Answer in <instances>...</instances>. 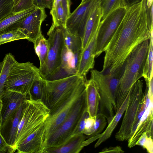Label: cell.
<instances>
[{
	"instance_id": "14",
	"label": "cell",
	"mask_w": 153,
	"mask_h": 153,
	"mask_svg": "<svg viewBox=\"0 0 153 153\" xmlns=\"http://www.w3.org/2000/svg\"><path fill=\"white\" fill-rule=\"evenodd\" d=\"M84 134L71 137L62 145L45 149L43 153H78L85 146L96 140L94 137H88Z\"/></svg>"
},
{
	"instance_id": "5",
	"label": "cell",
	"mask_w": 153,
	"mask_h": 153,
	"mask_svg": "<svg viewBox=\"0 0 153 153\" xmlns=\"http://www.w3.org/2000/svg\"><path fill=\"white\" fill-rule=\"evenodd\" d=\"M86 109L85 89L66 118L46 140L44 145V151L46 149L59 146L68 140L72 136Z\"/></svg>"
},
{
	"instance_id": "22",
	"label": "cell",
	"mask_w": 153,
	"mask_h": 153,
	"mask_svg": "<svg viewBox=\"0 0 153 153\" xmlns=\"http://www.w3.org/2000/svg\"><path fill=\"white\" fill-rule=\"evenodd\" d=\"M101 19L102 11L100 2L91 13L86 24L82 40V51L88 44L98 29Z\"/></svg>"
},
{
	"instance_id": "34",
	"label": "cell",
	"mask_w": 153,
	"mask_h": 153,
	"mask_svg": "<svg viewBox=\"0 0 153 153\" xmlns=\"http://www.w3.org/2000/svg\"><path fill=\"white\" fill-rule=\"evenodd\" d=\"M13 0H0V22L12 14Z\"/></svg>"
},
{
	"instance_id": "12",
	"label": "cell",
	"mask_w": 153,
	"mask_h": 153,
	"mask_svg": "<svg viewBox=\"0 0 153 153\" xmlns=\"http://www.w3.org/2000/svg\"><path fill=\"white\" fill-rule=\"evenodd\" d=\"M101 0H87L81 3L68 17L66 29L73 34L83 37L86 22L91 13Z\"/></svg>"
},
{
	"instance_id": "8",
	"label": "cell",
	"mask_w": 153,
	"mask_h": 153,
	"mask_svg": "<svg viewBox=\"0 0 153 153\" xmlns=\"http://www.w3.org/2000/svg\"><path fill=\"white\" fill-rule=\"evenodd\" d=\"M143 81L139 79L129 91L128 103L120 127L115 135L117 140H126L130 136L133 126L143 102L144 93L143 91Z\"/></svg>"
},
{
	"instance_id": "42",
	"label": "cell",
	"mask_w": 153,
	"mask_h": 153,
	"mask_svg": "<svg viewBox=\"0 0 153 153\" xmlns=\"http://www.w3.org/2000/svg\"><path fill=\"white\" fill-rule=\"evenodd\" d=\"M9 148L0 132V153L8 152Z\"/></svg>"
},
{
	"instance_id": "17",
	"label": "cell",
	"mask_w": 153,
	"mask_h": 153,
	"mask_svg": "<svg viewBox=\"0 0 153 153\" xmlns=\"http://www.w3.org/2000/svg\"><path fill=\"white\" fill-rule=\"evenodd\" d=\"M73 54L64 46L62 52L60 65L45 79L46 80H55L76 74L77 69Z\"/></svg>"
},
{
	"instance_id": "40",
	"label": "cell",
	"mask_w": 153,
	"mask_h": 153,
	"mask_svg": "<svg viewBox=\"0 0 153 153\" xmlns=\"http://www.w3.org/2000/svg\"><path fill=\"white\" fill-rule=\"evenodd\" d=\"M124 151L122 148L119 146L114 147H109L103 149L99 153H123Z\"/></svg>"
},
{
	"instance_id": "32",
	"label": "cell",
	"mask_w": 153,
	"mask_h": 153,
	"mask_svg": "<svg viewBox=\"0 0 153 153\" xmlns=\"http://www.w3.org/2000/svg\"><path fill=\"white\" fill-rule=\"evenodd\" d=\"M27 39V37L21 30H18L0 34V45L13 41Z\"/></svg>"
},
{
	"instance_id": "25",
	"label": "cell",
	"mask_w": 153,
	"mask_h": 153,
	"mask_svg": "<svg viewBox=\"0 0 153 153\" xmlns=\"http://www.w3.org/2000/svg\"><path fill=\"white\" fill-rule=\"evenodd\" d=\"M28 99L41 100L46 106L48 100L47 81L40 75L34 81L27 95Z\"/></svg>"
},
{
	"instance_id": "3",
	"label": "cell",
	"mask_w": 153,
	"mask_h": 153,
	"mask_svg": "<svg viewBox=\"0 0 153 153\" xmlns=\"http://www.w3.org/2000/svg\"><path fill=\"white\" fill-rule=\"evenodd\" d=\"M125 62L122 66L112 72L93 70L90 79L94 82L100 97L99 113L105 117L108 123L116 112V93L120 79L123 72Z\"/></svg>"
},
{
	"instance_id": "29",
	"label": "cell",
	"mask_w": 153,
	"mask_h": 153,
	"mask_svg": "<svg viewBox=\"0 0 153 153\" xmlns=\"http://www.w3.org/2000/svg\"><path fill=\"white\" fill-rule=\"evenodd\" d=\"M153 30L151 31L150 37L149 51L144 66L142 77L144 78L146 86H147L151 79L153 77Z\"/></svg>"
},
{
	"instance_id": "27",
	"label": "cell",
	"mask_w": 153,
	"mask_h": 153,
	"mask_svg": "<svg viewBox=\"0 0 153 153\" xmlns=\"http://www.w3.org/2000/svg\"><path fill=\"white\" fill-rule=\"evenodd\" d=\"M16 61L13 54L9 53L0 62V95L5 90V82L12 67Z\"/></svg>"
},
{
	"instance_id": "23",
	"label": "cell",
	"mask_w": 153,
	"mask_h": 153,
	"mask_svg": "<svg viewBox=\"0 0 153 153\" xmlns=\"http://www.w3.org/2000/svg\"><path fill=\"white\" fill-rule=\"evenodd\" d=\"M86 110L89 116L95 117L98 113L100 101V95L93 81H87L85 87Z\"/></svg>"
},
{
	"instance_id": "49",
	"label": "cell",
	"mask_w": 153,
	"mask_h": 153,
	"mask_svg": "<svg viewBox=\"0 0 153 153\" xmlns=\"http://www.w3.org/2000/svg\"></svg>"
},
{
	"instance_id": "16",
	"label": "cell",
	"mask_w": 153,
	"mask_h": 153,
	"mask_svg": "<svg viewBox=\"0 0 153 153\" xmlns=\"http://www.w3.org/2000/svg\"><path fill=\"white\" fill-rule=\"evenodd\" d=\"M153 100H151L147 106L132 136L128 140V146L131 148L135 144L141 135L146 132L148 136L153 138Z\"/></svg>"
},
{
	"instance_id": "18",
	"label": "cell",
	"mask_w": 153,
	"mask_h": 153,
	"mask_svg": "<svg viewBox=\"0 0 153 153\" xmlns=\"http://www.w3.org/2000/svg\"><path fill=\"white\" fill-rule=\"evenodd\" d=\"M44 124L29 135L17 146L16 149L17 153H43Z\"/></svg>"
},
{
	"instance_id": "20",
	"label": "cell",
	"mask_w": 153,
	"mask_h": 153,
	"mask_svg": "<svg viewBox=\"0 0 153 153\" xmlns=\"http://www.w3.org/2000/svg\"><path fill=\"white\" fill-rule=\"evenodd\" d=\"M24 103L0 126V132L10 146L9 149L15 142L21 118Z\"/></svg>"
},
{
	"instance_id": "1",
	"label": "cell",
	"mask_w": 153,
	"mask_h": 153,
	"mask_svg": "<svg viewBox=\"0 0 153 153\" xmlns=\"http://www.w3.org/2000/svg\"><path fill=\"white\" fill-rule=\"evenodd\" d=\"M146 0L127 6L125 14L107 45L102 71L112 72L124 64L132 50L149 39Z\"/></svg>"
},
{
	"instance_id": "6",
	"label": "cell",
	"mask_w": 153,
	"mask_h": 153,
	"mask_svg": "<svg viewBox=\"0 0 153 153\" xmlns=\"http://www.w3.org/2000/svg\"><path fill=\"white\" fill-rule=\"evenodd\" d=\"M39 75V69L33 63L16 61L9 72L5 89L27 96L34 81Z\"/></svg>"
},
{
	"instance_id": "43",
	"label": "cell",
	"mask_w": 153,
	"mask_h": 153,
	"mask_svg": "<svg viewBox=\"0 0 153 153\" xmlns=\"http://www.w3.org/2000/svg\"><path fill=\"white\" fill-rule=\"evenodd\" d=\"M61 3L71 7V0H52L51 7L55 6L58 3Z\"/></svg>"
},
{
	"instance_id": "46",
	"label": "cell",
	"mask_w": 153,
	"mask_h": 153,
	"mask_svg": "<svg viewBox=\"0 0 153 153\" xmlns=\"http://www.w3.org/2000/svg\"><path fill=\"white\" fill-rule=\"evenodd\" d=\"M153 0H146V5L147 8H150L153 4Z\"/></svg>"
},
{
	"instance_id": "35",
	"label": "cell",
	"mask_w": 153,
	"mask_h": 153,
	"mask_svg": "<svg viewBox=\"0 0 153 153\" xmlns=\"http://www.w3.org/2000/svg\"><path fill=\"white\" fill-rule=\"evenodd\" d=\"M34 6V0H13V12H19Z\"/></svg>"
},
{
	"instance_id": "41",
	"label": "cell",
	"mask_w": 153,
	"mask_h": 153,
	"mask_svg": "<svg viewBox=\"0 0 153 153\" xmlns=\"http://www.w3.org/2000/svg\"><path fill=\"white\" fill-rule=\"evenodd\" d=\"M143 147L149 153H152L153 152V138L150 136H147Z\"/></svg>"
},
{
	"instance_id": "36",
	"label": "cell",
	"mask_w": 153,
	"mask_h": 153,
	"mask_svg": "<svg viewBox=\"0 0 153 153\" xmlns=\"http://www.w3.org/2000/svg\"><path fill=\"white\" fill-rule=\"evenodd\" d=\"M89 116L88 114L86 109L78 122L71 137L76 135L83 134L85 130V120Z\"/></svg>"
},
{
	"instance_id": "30",
	"label": "cell",
	"mask_w": 153,
	"mask_h": 153,
	"mask_svg": "<svg viewBox=\"0 0 153 153\" xmlns=\"http://www.w3.org/2000/svg\"><path fill=\"white\" fill-rule=\"evenodd\" d=\"M34 48L41 66L46 58L48 50V44L47 39L42 34L37 37L33 42Z\"/></svg>"
},
{
	"instance_id": "50",
	"label": "cell",
	"mask_w": 153,
	"mask_h": 153,
	"mask_svg": "<svg viewBox=\"0 0 153 153\" xmlns=\"http://www.w3.org/2000/svg\"></svg>"
},
{
	"instance_id": "15",
	"label": "cell",
	"mask_w": 153,
	"mask_h": 153,
	"mask_svg": "<svg viewBox=\"0 0 153 153\" xmlns=\"http://www.w3.org/2000/svg\"><path fill=\"white\" fill-rule=\"evenodd\" d=\"M0 97L2 101L1 126L28 98L26 95L6 89L0 95Z\"/></svg>"
},
{
	"instance_id": "39",
	"label": "cell",
	"mask_w": 153,
	"mask_h": 153,
	"mask_svg": "<svg viewBox=\"0 0 153 153\" xmlns=\"http://www.w3.org/2000/svg\"><path fill=\"white\" fill-rule=\"evenodd\" d=\"M153 4L148 9L147 8V16L149 29L151 31L153 30Z\"/></svg>"
},
{
	"instance_id": "11",
	"label": "cell",
	"mask_w": 153,
	"mask_h": 153,
	"mask_svg": "<svg viewBox=\"0 0 153 153\" xmlns=\"http://www.w3.org/2000/svg\"><path fill=\"white\" fill-rule=\"evenodd\" d=\"M126 7L125 6L116 9L101 21L97 36L95 57L105 51L125 14Z\"/></svg>"
},
{
	"instance_id": "13",
	"label": "cell",
	"mask_w": 153,
	"mask_h": 153,
	"mask_svg": "<svg viewBox=\"0 0 153 153\" xmlns=\"http://www.w3.org/2000/svg\"><path fill=\"white\" fill-rule=\"evenodd\" d=\"M47 17L45 8L36 7L34 10L20 25L19 30L27 37V40L33 43L42 33L41 26Z\"/></svg>"
},
{
	"instance_id": "19",
	"label": "cell",
	"mask_w": 153,
	"mask_h": 153,
	"mask_svg": "<svg viewBox=\"0 0 153 153\" xmlns=\"http://www.w3.org/2000/svg\"><path fill=\"white\" fill-rule=\"evenodd\" d=\"M98 28L88 44L81 51L77 73V74L80 76L86 77L89 71L94 67Z\"/></svg>"
},
{
	"instance_id": "26",
	"label": "cell",
	"mask_w": 153,
	"mask_h": 153,
	"mask_svg": "<svg viewBox=\"0 0 153 153\" xmlns=\"http://www.w3.org/2000/svg\"><path fill=\"white\" fill-rule=\"evenodd\" d=\"M71 7L58 3L51 7L50 13L52 20V24L48 31L59 26L65 27L66 20L71 14Z\"/></svg>"
},
{
	"instance_id": "7",
	"label": "cell",
	"mask_w": 153,
	"mask_h": 153,
	"mask_svg": "<svg viewBox=\"0 0 153 153\" xmlns=\"http://www.w3.org/2000/svg\"><path fill=\"white\" fill-rule=\"evenodd\" d=\"M87 80L84 78L73 92L61 103L50 110L44 124V143L48 138L66 118L85 90Z\"/></svg>"
},
{
	"instance_id": "21",
	"label": "cell",
	"mask_w": 153,
	"mask_h": 153,
	"mask_svg": "<svg viewBox=\"0 0 153 153\" xmlns=\"http://www.w3.org/2000/svg\"><path fill=\"white\" fill-rule=\"evenodd\" d=\"M34 6L27 9L16 13L0 22V34L18 30L23 21L35 9Z\"/></svg>"
},
{
	"instance_id": "10",
	"label": "cell",
	"mask_w": 153,
	"mask_h": 153,
	"mask_svg": "<svg viewBox=\"0 0 153 153\" xmlns=\"http://www.w3.org/2000/svg\"><path fill=\"white\" fill-rule=\"evenodd\" d=\"M85 78L86 77L76 74L55 80H46L48 107L51 110L61 103Z\"/></svg>"
},
{
	"instance_id": "2",
	"label": "cell",
	"mask_w": 153,
	"mask_h": 153,
	"mask_svg": "<svg viewBox=\"0 0 153 153\" xmlns=\"http://www.w3.org/2000/svg\"><path fill=\"white\" fill-rule=\"evenodd\" d=\"M149 39L136 47L127 57L123 72L117 89L116 97L117 110L126 99L130 89L142 77L149 47Z\"/></svg>"
},
{
	"instance_id": "44",
	"label": "cell",
	"mask_w": 153,
	"mask_h": 153,
	"mask_svg": "<svg viewBox=\"0 0 153 153\" xmlns=\"http://www.w3.org/2000/svg\"><path fill=\"white\" fill-rule=\"evenodd\" d=\"M147 136L146 132L142 134L137 140L135 145H139L143 147Z\"/></svg>"
},
{
	"instance_id": "31",
	"label": "cell",
	"mask_w": 153,
	"mask_h": 153,
	"mask_svg": "<svg viewBox=\"0 0 153 153\" xmlns=\"http://www.w3.org/2000/svg\"><path fill=\"white\" fill-rule=\"evenodd\" d=\"M126 5L124 0H101L100 6L102 20L116 9Z\"/></svg>"
},
{
	"instance_id": "48",
	"label": "cell",
	"mask_w": 153,
	"mask_h": 153,
	"mask_svg": "<svg viewBox=\"0 0 153 153\" xmlns=\"http://www.w3.org/2000/svg\"><path fill=\"white\" fill-rule=\"evenodd\" d=\"M86 0H81V3H82V2L85 1Z\"/></svg>"
},
{
	"instance_id": "47",
	"label": "cell",
	"mask_w": 153,
	"mask_h": 153,
	"mask_svg": "<svg viewBox=\"0 0 153 153\" xmlns=\"http://www.w3.org/2000/svg\"><path fill=\"white\" fill-rule=\"evenodd\" d=\"M2 107V101L1 97H0V124H1V113Z\"/></svg>"
},
{
	"instance_id": "37",
	"label": "cell",
	"mask_w": 153,
	"mask_h": 153,
	"mask_svg": "<svg viewBox=\"0 0 153 153\" xmlns=\"http://www.w3.org/2000/svg\"><path fill=\"white\" fill-rule=\"evenodd\" d=\"M95 121V117L89 116L86 119L84 134L88 136L91 134Z\"/></svg>"
},
{
	"instance_id": "9",
	"label": "cell",
	"mask_w": 153,
	"mask_h": 153,
	"mask_svg": "<svg viewBox=\"0 0 153 153\" xmlns=\"http://www.w3.org/2000/svg\"><path fill=\"white\" fill-rule=\"evenodd\" d=\"M65 27H57L47 32L49 36L47 39L48 53L45 62L39 68L40 74L44 79L52 73L60 65L62 52L65 46L63 40Z\"/></svg>"
},
{
	"instance_id": "4",
	"label": "cell",
	"mask_w": 153,
	"mask_h": 153,
	"mask_svg": "<svg viewBox=\"0 0 153 153\" xmlns=\"http://www.w3.org/2000/svg\"><path fill=\"white\" fill-rule=\"evenodd\" d=\"M49 112V109L41 100L26 99L15 142L8 152H15L19 144L42 126L48 117Z\"/></svg>"
},
{
	"instance_id": "38",
	"label": "cell",
	"mask_w": 153,
	"mask_h": 153,
	"mask_svg": "<svg viewBox=\"0 0 153 153\" xmlns=\"http://www.w3.org/2000/svg\"><path fill=\"white\" fill-rule=\"evenodd\" d=\"M52 0H34V5L37 7L51 9Z\"/></svg>"
},
{
	"instance_id": "45",
	"label": "cell",
	"mask_w": 153,
	"mask_h": 153,
	"mask_svg": "<svg viewBox=\"0 0 153 153\" xmlns=\"http://www.w3.org/2000/svg\"><path fill=\"white\" fill-rule=\"evenodd\" d=\"M126 6H129L139 2L142 0H124Z\"/></svg>"
},
{
	"instance_id": "28",
	"label": "cell",
	"mask_w": 153,
	"mask_h": 153,
	"mask_svg": "<svg viewBox=\"0 0 153 153\" xmlns=\"http://www.w3.org/2000/svg\"><path fill=\"white\" fill-rule=\"evenodd\" d=\"M63 40L65 47L73 53L82 51V39L70 32L65 27L64 30Z\"/></svg>"
},
{
	"instance_id": "33",
	"label": "cell",
	"mask_w": 153,
	"mask_h": 153,
	"mask_svg": "<svg viewBox=\"0 0 153 153\" xmlns=\"http://www.w3.org/2000/svg\"><path fill=\"white\" fill-rule=\"evenodd\" d=\"M107 123L105 116L102 114L98 113L95 117V123L91 134L88 137H94L102 133Z\"/></svg>"
},
{
	"instance_id": "24",
	"label": "cell",
	"mask_w": 153,
	"mask_h": 153,
	"mask_svg": "<svg viewBox=\"0 0 153 153\" xmlns=\"http://www.w3.org/2000/svg\"><path fill=\"white\" fill-rule=\"evenodd\" d=\"M129 97V91L127 96L121 106L117 110L115 115L105 130L101 133L98 140L94 145V147L99 146L111 136L112 133L124 113L128 105Z\"/></svg>"
}]
</instances>
